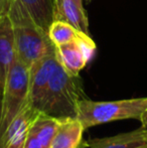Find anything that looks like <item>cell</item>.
<instances>
[{
    "label": "cell",
    "mask_w": 147,
    "mask_h": 148,
    "mask_svg": "<svg viewBox=\"0 0 147 148\" xmlns=\"http://www.w3.org/2000/svg\"><path fill=\"white\" fill-rule=\"evenodd\" d=\"M96 49V43L90 34H85L78 40L55 47V58L66 72L79 77L81 71L94 57Z\"/></svg>",
    "instance_id": "5"
},
{
    "label": "cell",
    "mask_w": 147,
    "mask_h": 148,
    "mask_svg": "<svg viewBox=\"0 0 147 148\" xmlns=\"http://www.w3.org/2000/svg\"><path fill=\"white\" fill-rule=\"evenodd\" d=\"M38 112L28 103L0 135V148H23Z\"/></svg>",
    "instance_id": "7"
},
{
    "label": "cell",
    "mask_w": 147,
    "mask_h": 148,
    "mask_svg": "<svg viewBox=\"0 0 147 148\" xmlns=\"http://www.w3.org/2000/svg\"><path fill=\"white\" fill-rule=\"evenodd\" d=\"M29 69L15 60L6 79L0 108V135L28 104Z\"/></svg>",
    "instance_id": "4"
},
{
    "label": "cell",
    "mask_w": 147,
    "mask_h": 148,
    "mask_svg": "<svg viewBox=\"0 0 147 148\" xmlns=\"http://www.w3.org/2000/svg\"><path fill=\"white\" fill-rule=\"evenodd\" d=\"M87 148H147V129L141 127L131 132L95 138L86 143Z\"/></svg>",
    "instance_id": "9"
},
{
    "label": "cell",
    "mask_w": 147,
    "mask_h": 148,
    "mask_svg": "<svg viewBox=\"0 0 147 148\" xmlns=\"http://www.w3.org/2000/svg\"><path fill=\"white\" fill-rule=\"evenodd\" d=\"M23 148H44V147L39 142L38 139H37L32 133H30V130H29V134H28L27 138H26V141H25V143H24Z\"/></svg>",
    "instance_id": "16"
},
{
    "label": "cell",
    "mask_w": 147,
    "mask_h": 148,
    "mask_svg": "<svg viewBox=\"0 0 147 148\" xmlns=\"http://www.w3.org/2000/svg\"><path fill=\"white\" fill-rule=\"evenodd\" d=\"M53 20H63L89 34V21L84 6L75 0H55Z\"/></svg>",
    "instance_id": "11"
},
{
    "label": "cell",
    "mask_w": 147,
    "mask_h": 148,
    "mask_svg": "<svg viewBox=\"0 0 147 148\" xmlns=\"http://www.w3.org/2000/svg\"><path fill=\"white\" fill-rule=\"evenodd\" d=\"M14 0H0V21L8 17Z\"/></svg>",
    "instance_id": "15"
},
{
    "label": "cell",
    "mask_w": 147,
    "mask_h": 148,
    "mask_svg": "<svg viewBox=\"0 0 147 148\" xmlns=\"http://www.w3.org/2000/svg\"><path fill=\"white\" fill-rule=\"evenodd\" d=\"M55 0H20L31 19L41 29L47 32L53 20Z\"/></svg>",
    "instance_id": "12"
},
{
    "label": "cell",
    "mask_w": 147,
    "mask_h": 148,
    "mask_svg": "<svg viewBox=\"0 0 147 148\" xmlns=\"http://www.w3.org/2000/svg\"><path fill=\"white\" fill-rule=\"evenodd\" d=\"M59 64L55 55L47 56L34 64L29 69L28 103L40 111L49 81Z\"/></svg>",
    "instance_id": "6"
},
{
    "label": "cell",
    "mask_w": 147,
    "mask_h": 148,
    "mask_svg": "<svg viewBox=\"0 0 147 148\" xmlns=\"http://www.w3.org/2000/svg\"><path fill=\"white\" fill-rule=\"evenodd\" d=\"M15 59L12 24L9 18L6 17L0 21V108L6 79Z\"/></svg>",
    "instance_id": "8"
},
{
    "label": "cell",
    "mask_w": 147,
    "mask_h": 148,
    "mask_svg": "<svg viewBox=\"0 0 147 148\" xmlns=\"http://www.w3.org/2000/svg\"><path fill=\"white\" fill-rule=\"evenodd\" d=\"M59 125V119L39 111L30 127L34 135L44 148H49Z\"/></svg>",
    "instance_id": "13"
},
{
    "label": "cell",
    "mask_w": 147,
    "mask_h": 148,
    "mask_svg": "<svg viewBox=\"0 0 147 148\" xmlns=\"http://www.w3.org/2000/svg\"><path fill=\"white\" fill-rule=\"evenodd\" d=\"M13 29L15 58L31 68L34 64L47 56L55 55V47L47 32L34 23L20 0H14L8 14Z\"/></svg>",
    "instance_id": "1"
},
{
    "label": "cell",
    "mask_w": 147,
    "mask_h": 148,
    "mask_svg": "<svg viewBox=\"0 0 147 148\" xmlns=\"http://www.w3.org/2000/svg\"><path fill=\"white\" fill-rule=\"evenodd\" d=\"M139 120L142 124V127H144V128L147 129V109H145L143 111V113H142L141 116H140Z\"/></svg>",
    "instance_id": "17"
},
{
    "label": "cell",
    "mask_w": 147,
    "mask_h": 148,
    "mask_svg": "<svg viewBox=\"0 0 147 148\" xmlns=\"http://www.w3.org/2000/svg\"><path fill=\"white\" fill-rule=\"evenodd\" d=\"M84 126L77 117L59 118V125L49 148H79Z\"/></svg>",
    "instance_id": "10"
},
{
    "label": "cell",
    "mask_w": 147,
    "mask_h": 148,
    "mask_svg": "<svg viewBox=\"0 0 147 148\" xmlns=\"http://www.w3.org/2000/svg\"><path fill=\"white\" fill-rule=\"evenodd\" d=\"M84 98L80 77L70 75L59 62L49 81L40 111L59 119L76 117L78 103Z\"/></svg>",
    "instance_id": "2"
},
{
    "label": "cell",
    "mask_w": 147,
    "mask_h": 148,
    "mask_svg": "<svg viewBox=\"0 0 147 148\" xmlns=\"http://www.w3.org/2000/svg\"><path fill=\"white\" fill-rule=\"evenodd\" d=\"M145 109H147V97L107 102H97L84 98L78 103L76 117L86 130L90 127L113 121L140 119Z\"/></svg>",
    "instance_id": "3"
},
{
    "label": "cell",
    "mask_w": 147,
    "mask_h": 148,
    "mask_svg": "<svg viewBox=\"0 0 147 148\" xmlns=\"http://www.w3.org/2000/svg\"><path fill=\"white\" fill-rule=\"evenodd\" d=\"M91 1V0H87V2H90Z\"/></svg>",
    "instance_id": "19"
},
{
    "label": "cell",
    "mask_w": 147,
    "mask_h": 148,
    "mask_svg": "<svg viewBox=\"0 0 147 148\" xmlns=\"http://www.w3.org/2000/svg\"><path fill=\"white\" fill-rule=\"evenodd\" d=\"M85 34L88 33L77 29L73 25L63 20H53L47 30V35L55 47L78 40Z\"/></svg>",
    "instance_id": "14"
},
{
    "label": "cell",
    "mask_w": 147,
    "mask_h": 148,
    "mask_svg": "<svg viewBox=\"0 0 147 148\" xmlns=\"http://www.w3.org/2000/svg\"><path fill=\"white\" fill-rule=\"evenodd\" d=\"M75 1H76L80 6H84V5H83V1H82V0H75Z\"/></svg>",
    "instance_id": "18"
}]
</instances>
